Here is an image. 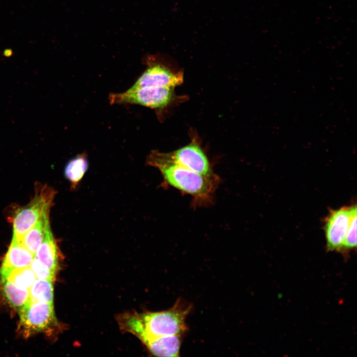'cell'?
<instances>
[{
    "instance_id": "obj_1",
    "label": "cell",
    "mask_w": 357,
    "mask_h": 357,
    "mask_svg": "<svg viewBox=\"0 0 357 357\" xmlns=\"http://www.w3.org/2000/svg\"><path fill=\"white\" fill-rule=\"evenodd\" d=\"M191 309L190 303L179 298L169 310L123 313L118 321L120 329L138 338L182 335L187 329L185 319Z\"/></svg>"
},
{
    "instance_id": "obj_2",
    "label": "cell",
    "mask_w": 357,
    "mask_h": 357,
    "mask_svg": "<svg viewBox=\"0 0 357 357\" xmlns=\"http://www.w3.org/2000/svg\"><path fill=\"white\" fill-rule=\"evenodd\" d=\"M146 163L160 172L166 183L195 198L206 199L214 190V178L176 163L166 153L152 151L147 157Z\"/></svg>"
},
{
    "instance_id": "obj_3",
    "label": "cell",
    "mask_w": 357,
    "mask_h": 357,
    "mask_svg": "<svg viewBox=\"0 0 357 357\" xmlns=\"http://www.w3.org/2000/svg\"><path fill=\"white\" fill-rule=\"evenodd\" d=\"M55 194L52 187L43 186L27 205L17 212L13 220V239L21 241L38 220L49 213Z\"/></svg>"
},
{
    "instance_id": "obj_4",
    "label": "cell",
    "mask_w": 357,
    "mask_h": 357,
    "mask_svg": "<svg viewBox=\"0 0 357 357\" xmlns=\"http://www.w3.org/2000/svg\"><path fill=\"white\" fill-rule=\"evenodd\" d=\"M174 87H142L129 88L119 93H111V104H137L151 108H162L167 106L173 96Z\"/></svg>"
},
{
    "instance_id": "obj_5",
    "label": "cell",
    "mask_w": 357,
    "mask_h": 357,
    "mask_svg": "<svg viewBox=\"0 0 357 357\" xmlns=\"http://www.w3.org/2000/svg\"><path fill=\"white\" fill-rule=\"evenodd\" d=\"M19 313L20 328L26 336L47 332L57 325L53 304L31 301Z\"/></svg>"
},
{
    "instance_id": "obj_6",
    "label": "cell",
    "mask_w": 357,
    "mask_h": 357,
    "mask_svg": "<svg viewBox=\"0 0 357 357\" xmlns=\"http://www.w3.org/2000/svg\"><path fill=\"white\" fill-rule=\"evenodd\" d=\"M356 205L331 211L326 218L324 231L327 250L340 251Z\"/></svg>"
},
{
    "instance_id": "obj_7",
    "label": "cell",
    "mask_w": 357,
    "mask_h": 357,
    "mask_svg": "<svg viewBox=\"0 0 357 357\" xmlns=\"http://www.w3.org/2000/svg\"><path fill=\"white\" fill-rule=\"evenodd\" d=\"M166 154L176 163L203 176L214 178L208 158L197 144L192 143Z\"/></svg>"
},
{
    "instance_id": "obj_8",
    "label": "cell",
    "mask_w": 357,
    "mask_h": 357,
    "mask_svg": "<svg viewBox=\"0 0 357 357\" xmlns=\"http://www.w3.org/2000/svg\"><path fill=\"white\" fill-rule=\"evenodd\" d=\"M182 75L175 74L158 63L150 64L130 88L142 87H174L182 83Z\"/></svg>"
},
{
    "instance_id": "obj_9",
    "label": "cell",
    "mask_w": 357,
    "mask_h": 357,
    "mask_svg": "<svg viewBox=\"0 0 357 357\" xmlns=\"http://www.w3.org/2000/svg\"><path fill=\"white\" fill-rule=\"evenodd\" d=\"M182 335L158 337H141L138 339L148 350L158 357H178Z\"/></svg>"
},
{
    "instance_id": "obj_10",
    "label": "cell",
    "mask_w": 357,
    "mask_h": 357,
    "mask_svg": "<svg viewBox=\"0 0 357 357\" xmlns=\"http://www.w3.org/2000/svg\"><path fill=\"white\" fill-rule=\"evenodd\" d=\"M34 257L35 255L21 241L12 239L0 269L10 270L30 267Z\"/></svg>"
},
{
    "instance_id": "obj_11",
    "label": "cell",
    "mask_w": 357,
    "mask_h": 357,
    "mask_svg": "<svg viewBox=\"0 0 357 357\" xmlns=\"http://www.w3.org/2000/svg\"><path fill=\"white\" fill-rule=\"evenodd\" d=\"M35 257L52 271L56 272L58 266V250L50 226L47 229L44 239L35 253Z\"/></svg>"
},
{
    "instance_id": "obj_12",
    "label": "cell",
    "mask_w": 357,
    "mask_h": 357,
    "mask_svg": "<svg viewBox=\"0 0 357 357\" xmlns=\"http://www.w3.org/2000/svg\"><path fill=\"white\" fill-rule=\"evenodd\" d=\"M88 167L89 162L85 152L77 155L67 162L64 174L70 182L71 191L76 190Z\"/></svg>"
},
{
    "instance_id": "obj_13",
    "label": "cell",
    "mask_w": 357,
    "mask_h": 357,
    "mask_svg": "<svg viewBox=\"0 0 357 357\" xmlns=\"http://www.w3.org/2000/svg\"><path fill=\"white\" fill-rule=\"evenodd\" d=\"M49 226V213H48L38 220L21 239L22 244L34 255L43 241L47 229Z\"/></svg>"
},
{
    "instance_id": "obj_14",
    "label": "cell",
    "mask_w": 357,
    "mask_h": 357,
    "mask_svg": "<svg viewBox=\"0 0 357 357\" xmlns=\"http://www.w3.org/2000/svg\"><path fill=\"white\" fill-rule=\"evenodd\" d=\"M1 281L5 297L18 312L31 301L29 290L21 289L8 279Z\"/></svg>"
},
{
    "instance_id": "obj_15",
    "label": "cell",
    "mask_w": 357,
    "mask_h": 357,
    "mask_svg": "<svg viewBox=\"0 0 357 357\" xmlns=\"http://www.w3.org/2000/svg\"><path fill=\"white\" fill-rule=\"evenodd\" d=\"M1 281L8 279L21 289L29 290L37 279L30 267L0 270Z\"/></svg>"
},
{
    "instance_id": "obj_16",
    "label": "cell",
    "mask_w": 357,
    "mask_h": 357,
    "mask_svg": "<svg viewBox=\"0 0 357 357\" xmlns=\"http://www.w3.org/2000/svg\"><path fill=\"white\" fill-rule=\"evenodd\" d=\"M29 291L32 301L53 304L54 289L52 281L36 279Z\"/></svg>"
},
{
    "instance_id": "obj_17",
    "label": "cell",
    "mask_w": 357,
    "mask_h": 357,
    "mask_svg": "<svg viewBox=\"0 0 357 357\" xmlns=\"http://www.w3.org/2000/svg\"><path fill=\"white\" fill-rule=\"evenodd\" d=\"M357 246V210L352 215L340 252L352 250Z\"/></svg>"
},
{
    "instance_id": "obj_18",
    "label": "cell",
    "mask_w": 357,
    "mask_h": 357,
    "mask_svg": "<svg viewBox=\"0 0 357 357\" xmlns=\"http://www.w3.org/2000/svg\"><path fill=\"white\" fill-rule=\"evenodd\" d=\"M30 267L34 272L37 279L51 281L55 279L56 273L52 271L48 267L35 257L33 260Z\"/></svg>"
}]
</instances>
